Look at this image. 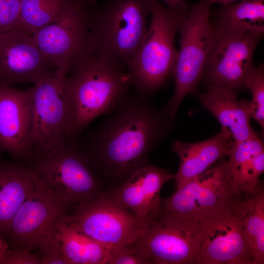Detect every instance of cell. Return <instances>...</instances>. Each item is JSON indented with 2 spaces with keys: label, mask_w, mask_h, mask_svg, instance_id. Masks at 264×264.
Returning <instances> with one entry per match:
<instances>
[{
  "label": "cell",
  "mask_w": 264,
  "mask_h": 264,
  "mask_svg": "<svg viewBox=\"0 0 264 264\" xmlns=\"http://www.w3.org/2000/svg\"><path fill=\"white\" fill-rule=\"evenodd\" d=\"M195 94L203 107L229 131L234 141H242L257 134L250 124L251 101L238 100L237 89L211 85L206 92Z\"/></svg>",
  "instance_id": "cell-19"
},
{
  "label": "cell",
  "mask_w": 264,
  "mask_h": 264,
  "mask_svg": "<svg viewBox=\"0 0 264 264\" xmlns=\"http://www.w3.org/2000/svg\"><path fill=\"white\" fill-rule=\"evenodd\" d=\"M188 10H173L152 0L146 35L127 66L138 94L148 97L172 74L178 53L175 38Z\"/></svg>",
  "instance_id": "cell-5"
},
{
  "label": "cell",
  "mask_w": 264,
  "mask_h": 264,
  "mask_svg": "<svg viewBox=\"0 0 264 264\" xmlns=\"http://www.w3.org/2000/svg\"><path fill=\"white\" fill-rule=\"evenodd\" d=\"M63 220L111 248L133 243L150 222L136 217L116 201L108 191L78 207Z\"/></svg>",
  "instance_id": "cell-11"
},
{
  "label": "cell",
  "mask_w": 264,
  "mask_h": 264,
  "mask_svg": "<svg viewBox=\"0 0 264 264\" xmlns=\"http://www.w3.org/2000/svg\"><path fill=\"white\" fill-rule=\"evenodd\" d=\"M108 264H149L133 243L112 248Z\"/></svg>",
  "instance_id": "cell-28"
},
{
  "label": "cell",
  "mask_w": 264,
  "mask_h": 264,
  "mask_svg": "<svg viewBox=\"0 0 264 264\" xmlns=\"http://www.w3.org/2000/svg\"><path fill=\"white\" fill-rule=\"evenodd\" d=\"M0 264H41V259L39 254L30 251L8 248L0 258Z\"/></svg>",
  "instance_id": "cell-30"
},
{
  "label": "cell",
  "mask_w": 264,
  "mask_h": 264,
  "mask_svg": "<svg viewBox=\"0 0 264 264\" xmlns=\"http://www.w3.org/2000/svg\"><path fill=\"white\" fill-rule=\"evenodd\" d=\"M68 264H108L112 248L81 232L62 219L57 224Z\"/></svg>",
  "instance_id": "cell-22"
},
{
  "label": "cell",
  "mask_w": 264,
  "mask_h": 264,
  "mask_svg": "<svg viewBox=\"0 0 264 264\" xmlns=\"http://www.w3.org/2000/svg\"><path fill=\"white\" fill-rule=\"evenodd\" d=\"M229 169L235 191L238 194L250 192L260 183L259 178L264 171V152Z\"/></svg>",
  "instance_id": "cell-25"
},
{
  "label": "cell",
  "mask_w": 264,
  "mask_h": 264,
  "mask_svg": "<svg viewBox=\"0 0 264 264\" xmlns=\"http://www.w3.org/2000/svg\"><path fill=\"white\" fill-rule=\"evenodd\" d=\"M66 76L55 75L33 84L30 146L42 155L73 135L74 111Z\"/></svg>",
  "instance_id": "cell-7"
},
{
  "label": "cell",
  "mask_w": 264,
  "mask_h": 264,
  "mask_svg": "<svg viewBox=\"0 0 264 264\" xmlns=\"http://www.w3.org/2000/svg\"><path fill=\"white\" fill-rule=\"evenodd\" d=\"M167 7L176 11H186L189 6L184 0H163Z\"/></svg>",
  "instance_id": "cell-32"
},
{
  "label": "cell",
  "mask_w": 264,
  "mask_h": 264,
  "mask_svg": "<svg viewBox=\"0 0 264 264\" xmlns=\"http://www.w3.org/2000/svg\"><path fill=\"white\" fill-rule=\"evenodd\" d=\"M32 87L18 89L0 84V154L33 158L30 146Z\"/></svg>",
  "instance_id": "cell-16"
},
{
  "label": "cell",
  "mask_w": 264,
  "mask_h": 264,
  "mask_svg": "<svg viewBox=\"0 0 264 264\" xmlns=\"http://www.w3.org/2000/svg\"><path fill=\"white\" fill-rule=\"evenodd\" d=\"M67 214L52 196L36 185L16 213L6 240L8 248L42 249L59 235L57 224Z\"/></svg>",
  "instance_id": "cell-12"
},
{
  "label": "cell",
  "mask_w": 264,
  "mask_h": 264,
  "mask_svg": "<svg viewBox=\"0 0 264 264\" xmlns=\"http://www.w3.org/2000/svg\"><path fill=\"white\" fill-rule=\"evenodd\" d=\"M244 236L252 264H264V190L262 183L253 190L241 194Z\"/></svg>",
  "instance_id": "cell-23"
},
{
  "label": "cell",
  "mask_w": 264,
  "mask_h": 264,
  "mask_svg": "<svg viewBox=\"0 0 264 264\" xmlns=\"http://www.w3.org/2000/svg\"><path fill=\"white\" fill-rule=\"evenodd\" d=\"M174 178V175L168 170L147 163L134 170L108 192L138 218L151 222L161 214L162 187Z\"/></svg>",
  "instance_id": "cell-17"
},
{
  "label": "cell",
  "mask_w": 264,
  "mask_h": 264,
  "mask_svg": "<svg viewBox=\"0 0 264 264\" xmlns=\"http://www.w3.org/2000/svg\"><path fill=\"white\" fill-rule=\"evenodd\" d=\"M56 74L31 35L16 28L0 34V84H34Z\"/></svg>",
  "instance_id": "cell-14"
},
{
  "label": "cell",
  "mask_w": 264,
  "mask_h": 264,
  "mask_svg": "<svg viewBox=\"0 0 264 264\" xmlns=\"http://www.w3.org/2000/svg\"><path fill=\"white\" fill-rule=\"evenodd\" d=\"M211 5L210 0L192 4L179 30V49L172 72L175 89L166 108L172 119L185 96L196 92L203 77L214 40L210 22Z\"/></svg>",
  "instance_id": "cell-6"
},
{
  "label": "cell",
  "mask_w": 264,
  "mask_h": 264,
  "mask_svg": "<svg viewBox=\"0 0 264 264\" xmlns=\"http://www.w3.org/2000/svg\"><path fill=\"white\" fill-rule=\"evenodd\" d=\"M213 46L240 36L249 30H264V5L259 0H242L210 11Z\"/></svg>",
  "instance_id": "cell-21"
},
{
  "label": "cell",
  "mask_w": 264,
  "mask_h": 264,
  "mask_svg": "<svg viewBox=\"0 0 264 264\" xmlns=\"http://www.w3.org/2000/svg\"><path fill=\"white\" fill-rule=\"evenodd\" d=\"M212 4L215 2H218L223 5L231 4L233 1L236 0H210Z\"/></svg>",
  "instance_id": "cell-34"
},
{
  "label": "cell",
  "mask_w": 264,
  "mask_h": 264,
  "mask_svg": "<svg viewBox=\"0 0 264 264\" xmlns=\"http://www.w3.org/2000/svg\"><path fill=\"white\" fill-rule=\"evenodd\" d=\"M74 111L73 135L97 117L111 111L128 93L131 78L125 68L96 56L81 58L66 76Z\"/></svg>",
  "instance_id": "cell-3"
},
{
  "label": "cell",
  "mask_w": 264,
  "mask_h": 264,
  "mask_svg": "<svg viewBox=\"0 0 264 264\" xmlns=\"http://www.w3.org/2000/svg\"><path fill=\"white\" fill-rule=\"evenodd\" d=\"M233 141L229 131L222 127L218 134L204 141L172 143L171 150L179 159L178 169L174 178L176 191L223 159Z\"/></svg>",
  "instance_id": "cell-18"
},
{
  "label": "cell",
  "mask_w": 264,
  "mask_h": 264,
  "mask_svg": "<svg viewBox=\"0 0 264 264\" xmlns=\"http://www.w3.org/2000/svg\"><path fill=\"white\" fill-rule=\"evenodd\" d=\"M264 152V144L258 134L245 140L233 141L227 156L229 167L236 166Z\"/></svg>",
  "instance_id": "cell-27"
},
{
  "label": "cell",
  "mask_w": 264,
  "mask_h": 264,
  "mask_svg": "<svg viewBox=\"0 0 264 264\" xmlns=\"http://www.w3.org/2000/svg\"><path fill=\"white\" fill-rule=\"evenodd\" d=\"M69 0H21L16 28L32 35L56 21L64 13Z\"/></svg>",
  "instance_id": "cell-24"
},
{
  "label": "cell",
  "mask_w": 264,
  "mask_h": 264,
  "mask_svg": "<svg viewBox=\"0 0 264 264\" xmlns=\"http://www.w3.org/2000/svg\"><path fill=\"white\" fill-rule=\"evenodd\" d=\"M201 241L200 221L161 213L133 243L149 264H195Z\"/></svg>",
  "instance_id": "cell-10"
},
{
  "label": "cell",
  "mask_w": 264,
  "mask_h": 264,
  "mask_svg": "<svg viewBox=\"0 0 264 264\" xmlns=\"http://www.w3.org/2000/svg\"><path fill=\"white\" fill-rule=\"evenodd\" d=\"M21 0H0V34L16 28Z\"/></svg>",
  "instance_id": "cell-29"
},
{
  "label": "cell",
  "mask_w": 264,
  "mask_h": 264,
  "mask_svg": "<svg viewBox=\"0 0 264 264\" xmlns=\"http://www.w3.org/2000/svg\"><path fill=\"white\" fill-rule=\"evenodd\" d=\"M8 248L7 241L0 236V258L6 251Z\"/></svg>",
  "instance_id": "cell-33"
},
{
  "label": "cell",
  "mask_w": 264,
  "mask_h": 264,
  "mask_svg": "<svg viewBox=\"0 0 264 264\" xmlns=\"http://www.w3.org/2000/svg\"><path fill=\"white\" fill-rule=\"evenodd\" d=\"M264 66L258 67L255 66L247 74L245 81V88L252 93V100L250 102L251 117L254 118L264 127Z\"/></svg>",
  "instance_id": "cell-26"
},
{
  "label": "cell",
  "mask_w": 264,
  "mask_h": 264,
  "mask_svg": "<svg viewBox=\"0 0 264 264\" xmlns=\"http://www.w3.org/2000/svg\"><path fill=\"white\" fill-rule=\"evenodd\" d=\"M261 0V1H264V0Z\"/></svg>",
  "instance_id": "cell-35"
},
{
  "label": "cell",
  "mask_w": 264,
  "mask_h": 264,
  "mask_svg": "<svg viewBox=\"0 0 264 264\" xmlns=\"http://www.w3.org/2000/svg\"><path fill=\"white\" fill-rule=\"evenodd\" d=\"M70 137L36 158L32 168L36 185L66 210H74L106 192L83 147Z\"/></svg>",
  "instance_id": "cell-2"
},
{
  "label": "cell",
  "mask_w": 264,
  "mask_h": 264,
  "mask_svg": "<svg viewBox=\"0 0 264 264\" xmlns=\"http://www.w3.org/2000/svg\"><path fill=\"white\" fill-rule=\"evenodd\" d=\"M264 30L247 31L240 36L213 45L203 74L209 86L220 85L238 90L244 89L245 79L254 66V51Z\"/></svg>",
  "instance_id": "cell-15"
},
{
  "label": "cell",
  "mask_w": 264,
  "mask_h": 264,
  "mask_svg": "<svg viewBox=\"0 0 264 264\" xmlns=\"http://www.w3.org/2000/svg\"><path fill=\"white\" fill-rule=\"evenodd\" d=\"M35 186L31 167L0 159V236L6 241L16 213Z\"/></svg>",
  "instance_id": "cell-20"
},
{
  "label": "cell",
  "mask_w": 264,
  "mask_h": 264,
  "mask_svg": "<svg viewBox=\"0 0 264 264\" xmlns=\"http://www.w3.org/2000/svg\"><path fill=\"white\" fill-rule=\"evenodd\" d=\"M239 195L233 188L228 161L223 159L162 199L161 212L199 221L229 208Z\"/></svg>",
  "instance_id": "cell-9"
},
{
  "label": "cell",
  "mask_w": 264,
  "mask_h": 264,
  "mask_svg": "<svg viewBox=\"0 0 264 264\" xmlns=\"http://www.w3.org/2000/svg\"><path fill=\"white\" fill-rule=\"evenodd\" d=\"M241 195L219 214L200 221L202 241L195 264H252L242 223Z\"/></svg>",
  "instance_id": "cell-13"
},
{
  "label": "cell",
  "mask_w": 264,
  "mask_h": 264,
  "mask_svg": "<svg viewBox=\"0 0 264 264\" xmlns=\"http://www.w3.org/2000/svg\"><path fill=\"white\" fill-rule=\"evenodd\" d=\"M97 0H69L63 14L32 36L56 74L66 76L81 58L92 52L88 38Z\"/></svg>",
  "instance_id": "cell-8"
},
{
  "label": "cell",
  "mask_w": 264,
  "mask_h": 264,
  "mask_svg": "<svg viewBox=\"0 0 264 264\" xmlns=\"http://www.w3.org/2000/svg\"><path fill=\"white\" fill-rule=\"evenodd\" d=\"M106 114L83 147L101 178L120 184L148 163L149 153L167 133L173 119L166 109H155L138 94H128Z\"/></svg>",
  "instance_id": "cell-1"
},
{
  "label": "cell",
  "mask_w": 264,
  "mask_h": 264,
  "mask_svg": "<svg viewBox=\"0 0 264 264\" xmlns=\"http://www.w3.org/2000/svg\"><path fill=\"white\" fill-rule=\"evenodd\" d=\"M39 250L41 264H68L63 252L60 234L52 244Z\"/></svg>",
  "instance_id": "cell-31"
},
{
  "label": "cell",
  "mask_w": 264,
  "mask_h": 264,
  "mask_svg": "<svg viewBox=\"0 0 264 264\" xmlns=\"http://www.w3.org/2000/svg\"><path fill=\"white\" fill-rule=\"evenodd\" d=\"M152 0H105L94 10L88 42L93 53L123 68L141 45L147 30Z\"/></svg>",
  "instance_id": "cell-4"
}]
</instances>
